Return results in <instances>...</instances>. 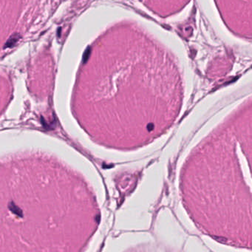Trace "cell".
<instances>
[{
  "instance_id": "1",
  "label": "cell",
  "mask_w": 252,
  "mask_h": 252,
  "mask_svg": "<svg viewBox=\"0 0 252 252\" xmlns=\"http://www.w3.org/2000/svg\"><path fill=\"white\" fill-rule=\"evenodd\" d=\"M17 40H18V37H17V36H16V37L12 36V37L7 41V45H6V47H11V46L13 45L17 41Z\"/></svg>"
},
{
  "instance_id": "2",
  "label": "cell",
  "mask_w": 252,
  "mask_h": 252,
  "mask_svg": "<svg viewBox=\"0 0 252 252\" xmlns=\"http://www.w3.org/2000/svg\"><path fill=\"white\" fill-rule=\"evenodd\" d=\"M153 128H154V125H153V124H150L147 126V129H148L149 131H152V130L153 129Z\"/></svg>"
}]
</instances>
